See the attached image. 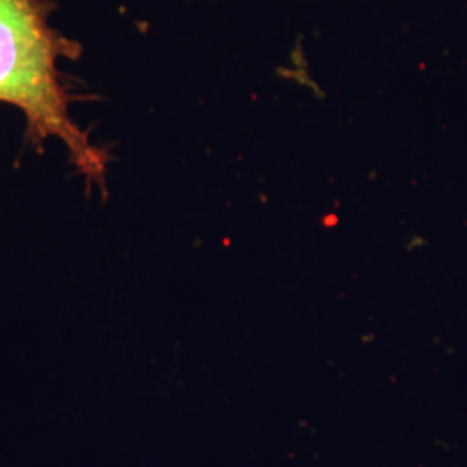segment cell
I'll list each match as a JSON object with an SVG mask.
<instances>
[{"mask_svg": "<svg viewBox=\"0 0 467 467\" xmlns=\"http://www.w3.org/2000/svg\"><path fill=\"white\" fill-rule=\"evenodd\" d=\"M52 9L50 0H0V102L23 113L28 142L40 148L59 139L80 173L106 191L108 154L71 118L57 69L61 59H78L84 49L50 25Z\"/></svg>", "mask_w": 467, "mask_h": 467, "instance_id": "cell-1", "label": "cell"}]
</instances>
